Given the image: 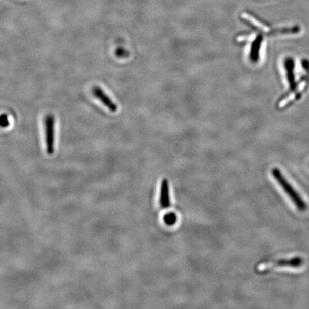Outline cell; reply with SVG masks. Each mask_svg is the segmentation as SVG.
Returning a JSON list of instances; mask_svg holds the SVG:
<instances>
[{
  "label": "cell",
  "instance_id": "1",
  "mask_svg": "<svg viewBox=\"0 0 309 309\" xmlns=\"http://www.w3.org/2000/svg\"><path fill=\"white\" fill-rule=\"evenodd\" d=\"M272 175L274 176L276 181H277L280 186L283 188L285 193L292 200V202L295 205L296 207L301 211H305L307 209V204L302 197L300 196L299 193L294 189V187L292 186L288 180L285 179L282 172L278 168H274L271 171Z\"/></svg>",
  "mask_w": 309,
  "mask_h": 309
},
{
  "label": "cell",
  "instance_id": "2",
  "mask_svg": "<svg viewBox=\"0 0 309 309\" xmlns=\"http://www.w3.org/2000/svg\"><path fill=\"white\" fill-rule=\"evenodd\" d=\"M44 128L46 152L49 156H53L55 145V118L53 114H48L45 117Z\"/></svg>",
  "mask_w": 309,
  "mask_h": 309
},
{
  "label": "cell",
  "instance_id": "3",
  "mask_svg": "<svg viewBox=\"0 0 309 309\" xmlns=\"http://www.w3.org/2000/svg\"><path fill=\"white\" fill-rule=\"evenodd\" d=\"M93 93L111 112L116 113L118 111V106L109 98L108 95L106 94L105 92L101 87L95 86L93 87Z\"/></svg>",
  "mask_w": 309,
  "mask_h": 309
},
{
  "label": "cell",
  "instance_id": "4",
  "mask_svg": "<svg viewBox=\"0 0 309 309\" xmlns=\"http://www.w3.org/2000/svg\"><path fill=\"white\" fill-rule=\"evenodd\" d=\"M160 205L163 209H167L170 206L168 181L166 179H164L162 181Z\"/></svg>",
  "mask_w": 309,
  "mask_h": 309
},
{
  "label": "cell",
  "instance_id": "5",
  "mask_svg": "<svg viewBox=\"0 0 309 309\" xmlns=\"http://www.w3.org/2000/svg\"><path fill=\"white\" fill-rule=\"evenodd\" d=\"M306 80H303L302 82H300L299 86H298L297 90H296L294 93H291L288 96L285 97L284 99H283L281 101H280L279 103H278V107H279V108H283V107L288 105L291 102L293 101V100H295L296 95L299 94V93H301V92L304 89L305 87H306Z\"/></svg>",
  "mask_w": 309,
  "mask_h": 309
},
{
  "label": "cell",
  "instance_id": "6",
  "mask_svg": "<svg viewBox=\"0 0 309 309\" xmlns=\"http://www.w3.org/2000/svg\"><path fill=\"white\" fill-rule=\"evenodd\" d=\"M303 264L302 258L300 257H296L292 259H283L278 260L272 264L275 267H299Z\"/></svg>",
  "mask_w": 309,
  "mask_h": 309
},
{
  "label": "cell",
  "instance_id": "7",
  "mask_svg": "<svg viewBox=\"0 0 309 309\" xmlns=\"http://www.w3.org/2000/svg\"><path fill=\"white\" fill-rule=\"evenodd\" d=\"M244 19H246V21H249V23H251L253 26L259 29V30H262L263 32H266V33H269V32H271V29L268 28L267 25L262 24L259 21L257 20L256 19H255L253 17H251V16L249 15V14H244Z\"/></svg>",
  "mask_w": 309,
  "mask_h": 309
},
{
  "label": "cell",
  "instance_id": "8",
  "mask_svg": "<svg viewBox=\"0 0 309 309\" xmlns=\"http://www.w3.org/2000/svg\"><path fill=\"white\" fill-rule=\"evenodd\" d=\"M262 40H263V39H262L261 36H259V37H257L255 42H253L251 53V58L253 62H256L258 60V54H259V50Z\"/></svg>",
  "mask_w": 309,
  "mask_h": 309
},
{
  "label": "cell",
  "instance_id": "9",
  "mask_svg": "<svg viewBox=\"0 0 309 309\" xmlns=\"http://www.w3.org/2000/svg\"><path fill=\"white\" fill-rule=\"evenodd\" d=\"M10 125L8 117L6 115L3 114L0 116V126L3 127H8Z\"/></svg>",
  "mask_w": 309,
  "mask_h": 309
}]
</instances>
